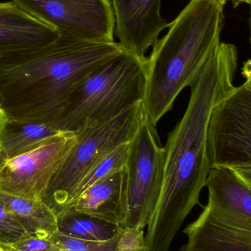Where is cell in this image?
<instances>
[{"label": "cell", "mask_w": 251, "mask_h": 251, "mask_svg": "<svg viewBox=\"0 0 251 251\" xmlns=\"http://www.w3.org/2000/svg\"><path fill=\"white\" fill-rule=\"evenodd\" d=\"M144 228L120 226L119 240L115 251H144Z\"/></svg>", "instance_id": "obj_20"}, {"label": "cell", "mask_w": 251, "mask_h": 251, "mask_svg": "<svg viewBox=\"0 0 251 251\" xmlns=\"http://www.w3.org/2000/svg\"><path fill=\"white\" fill-rule=\"evenodd\" d=\"M206 187L208 203L183 233L180 251H251V189L226 167H213Z\"/></svg>", "instance_id": "obj_5"}, {"label": "cell", "mask_w": 251, "mask_h": 251, "mask_svg": "<svg viewBox=\"0 0 251 251\" xmlns=\"http://www.w3.org/2000/svg\"><path fill=\"white\" fill-rule=\"evenodd\" d=\"M76 143L75 134L64 133L35 150L8 159L0 172V191L41 200Z\"/></svg>", "instance_id": "obj_10"}, {"label": "cell", "mask_w": 251, "mask_h": 251, "mask_svg": "<svg viewBox=\"0 0 251 251\" xmlns=\"http://www.w3.org/2000/svg\"><path fill=\"white\" fill-rule=\"evenodd\" d=\"M119 231L113 238L102 241L75 238L59 231L51 237V240L61 251H115L119 240Z\"/></svg>", "instance_id": "obj_18"}, {"label": "cell", "mask_w": 251, "mask_h": 251, "mask_svg": "<svg viewBox=\"0 0 251 251\" xmlns=\"http://www.w3.org/2000/svg\"><path fill=\"white\" fill-rule=\"evenodd\" d=\"M0 202L27 235L50 239L58 231L57 216L41 199H25L0 191Z\"/></svg>", "instance_id": "obj_15"}, {"label": "cell", "mask_w": 251, "mask_h": 251, "mask_svg": "<svg viewBox=\"0 0 251 251\" xmlns=\"http://www.w3.org/2000/svg\"><path fill=\"white\" fill-rule=\"evenodd\" d=\"M233 170L239 178L251 189V168H237Z\"/></svg>", "instance_id": "obj_22"}, {"label": "cell", "mask_w": 251, "mask_h": 251, "mask_svg": "<svg viewBox=\"0 0 251 251\" xmlns=\"http://www.w3.org/2000/svg\"><path fill=\"white\" fill-rule=\"evenodd\" d=\"M237 47L221 43L205 63L182 119L165 145L162 193L149 220L144 251H169L183 223L196 206L212 169L208 128L215 106L234 88Z\"/></svg>", "instance_id": "obj_1"}, {"label": "cell", "mask_w": 251, "mask_h": 251, "mask_svg": "<svg viewBox=\"0 0 251 251\" xmlns=\"http://www.w3.org/2000/svg\"><path fill=\"white\" fill-rule=\"evenodd\" d=\"M147 85V57L124 48L78 85L60 115L56 128L76 134L101 125L143 102Z\"/></svg>", "instance_id": "obj_4"}, {"label": "cell", "mask_w": 251, "mask_h": 251, "mask_svg": "<svg viewBox=\"0 0 251 251\" xmlns=\"http://www.w3.org/2000/svg\"><path fill=\"white\" fill-rule=\"evenodd\" d=\"M0 251H4L2 250V249H1V248H0Z\"/></svg>", "instance_id": "obj_27"}, {"label": "cell", "mask_w": 251, "mask_h": 251, "mask_svg": "<svg viewBox=\"0 0 251 251\" xmlns=\"http://www.w3.org/2000/svg\"><path fill=\"white\" fill-rule=\"evenodd\" d=\"M120 43L60 36L51 45L0 58V113L55 127L69 97L88 74L120 52Z\"/></svg>", "instance_id": "obj_2"}, {"label": "cell", "mask_w": 251, "mask_h": 251, "mask_svg": "<svg viewBox=\"0 0 251 251\" xmlns=\"http://www.w3.org/2000/svg\"><path fill=\"white\" fill-rule=\"evenodd\" d=\"M60 38L14 1L0 2V58L44 48Z\"/></svg>", "instance_id": "obj_12"}, {"label": "cell", "mask_w": 251, "mask_h": 251, "mask_svg": "<svg viewBox=\"0 0 251 251\" xmlns=\"http://www.w3.org/2000/svg\"><path fill=\"white\" fill-rule=\"evenodd\" d=\"M207 147L212 168H251V90L243 84L214 107Z\"/></svg>", "instance_id": "obj_8"}, {"label": "cell", "mask_w": 251, "mask_h": 251, "mask_svg": "<svg viewBox=\"0 0 251 251\" xmlns=\"http://www.w3.org/2000/svg\"><path fill=\"white\" fill-rule=\"evenodd\" d=\"M251 6V16H250V41L251 44V3L250 4Z\"/></svg>", "instance_id": "obj_26"}, {"label": "cell", "mask_w": 251, "mask_h": 251, "mask_svg": "<svg viewBox=\"0 0 251 251\" xmlns=\"http://www.w3.org/2000/svg\"><path fill=\"white\" fill-rule=\"evenodd\" d=\"M165 156L156 126L146 115L129 143L126 165V216L121 227L147 226L162 193Z\"/></svg>", "instance_id": "obj_7"}, {"label": "cell", "mask_w": 251, "mask_h": 251, "mask_svg": "<svg viewBox=\"0 0 251 251\" xmlns=\"http://www.w3.org/2000/svg\"><path fill=\"white\" fill-rule=\"evenodd\" d=\"M145 116L144 104L139 103L109 122L75 134L76 144L41 198L56 216L69 209L78 184L98 161L131 142Z\"/></svg>", "instance_id": "obj_6"}, {"label": "cell", "mask_w": 251, "mask_h": 251, "mask_svg": "<svg viewBox=\"0 0 251 251\" xmlns=\"http://www.w3.org/2000/svg\"><path fill=\"white\" fill-rule=\"evenodd\" d=\"M121 45L140 57L169 26L161 15V0H112Z\"/></svg>", "instance_id": "obj_11"}, {"label": "cell", "mask_w": 251, "mask_h": 251, "mask_svg": "<svg viewBox=\"0 0 251 251\" xmlns=\"http://www.w3.org/2000/svg\"><path fill=\"white\" fill-rule=\"evenodd\" d=\"M64 133L46 124L3 117L0 144L8 160L35 150Z\"/></svg>", "instance_id": "obj_14"}, {"label": "cell", "mask_w": 251, "mask_h": 251, "mask_svg": "<svg viewBox=\"0 0 251 251\" xmlns=\"http://www.w3.org/2000/svg\"><path fill=\"white\" fill-rule=\"evenodd\" d=\"M60 33L91 42H114L116 17L110 0H11Z\"/></svg>", "instance_id": "obj_9"}, {"label": "cell", "mask_w": 251, "mask_h": 251, "mask_svg": "<svg viewBox=\"0 0 251 251\" xmlns=\"http://www.w3.org/2000/svg\"><path fill=\"white\" fill-rule=\"evenodd\" d=\"M217 1L223 6L225 5L226 3L228 1H232L235 6H237L238 4H241V3H247V4H249L251 3V0H217Z\"/></svg>", "instance_id": "obj_25"}, {"label": "cell", "mask_w": 251, "mask_h": 251, "mask_svg": "<svg viewBox=\"0 0 251 251\" xmlns=\"http://www.w3.org/2000/svg\"><path fill=\"white\" fill-rule=\"evenodd\" d=\"M26 235L19 221L0 202V248L4 251Z\"/></svg>", "instance_id": "obj_19"}, {"label": "cell", "mask_w": 251, "mask_h": 251, "mask_svg": "<svg viewBox=\"0 0 251 251\" xmlns=\"http://www.w3.org/2000/svg\"><path fill=\"white\" fill-rule=\"evenodd\" d=\"M224 6L217 0H190L147 57L146 115L156 126L183 90L197 80L221 44Z\"/></svg>", "instance_id": "obj_3"}, {"label": "cell", "mask_w": 251, "mask_h": 251, "mask_svg": "<svg viewBox=\"0 0 251 251\" xmlns=\"http://www.w3.org/2000/svg\"><path fill=\"white\" fill-rule=\"evenodd\" d=\"M59 232L82 240L102 241L117 235L120 226L68 209L57 215Z\"/></svg>", "instance_id": "obj_16"}, {"label": "cell", "mask_w": 251, "mask_h": 251, "mask_svg": "<svg viewBox=\"0 0 251 251\" xmlns=\"http://www.w3.org/2000/svg\"><path fill=\"white\" fill-rule=\"evenodd\" d=\"M2 115L0 113V129H1V122H2ZM7 159H6L4 153H3L2 149H1V144H0V172L2 170L3 167L7 162Z\"/></svg>", "instance_id": "obj_24"}, {"label": "cell", "mask_w": 251, "mask_h": 251, "mask_svg": "<svg viewBox=\"0 0 251 251\" xmlns=\"http://www.w3.org/2000/svg\"><path fill=\"white\" fill-rule=\"evenodd\" d=\"M242 75L246 79V82L243 83V85L246 88L251 90V59L245 62L243 64V69H242Z\"/></svg>", "instance_id": "obj_23"}, {"label": "cell", "mask_w": 251, "mask_h": 251, "mask_svg": "<svg viewBox=\"0 0 251 251\" xmlns=\"http://www.w3.org/2000/svg\"><path fill=\"white\" fill-rule=\"evenodd\" d=\"M128 148L129 143L118 146L104 157L101 158L90 169L76 187L69 208L90 186L99 180L126 168L128 158Z\"/></svg>", "instance_id": "obj_17"}, {"label": "cell", "mask_w": 251, "mask_h": 251, "mask_svg": "<svg viewBox=\"0 0 251 251\" xmlns=\"http://www.w3.org/2000/svg\"><path fill=\"white\" fill-rule=\"evenodd\" d=\"M4 251H61L51 238L26 235Z\"/></svg>", "instance_id": "obj_21"}, {"label": "cell", "mask_w": 251, "mask_h": 251, "mask_svg": "<svg viewBox=\"0 0 251 251\" xmlns=\"http://www.w3.org/2000/svg\"><path fill=\"white\" fill-rule=\"evenodd\" d=\"M126 189L125 168L90 186L68 209L122 226L126 216Z\"/></svg>", "instance_id": "obj_13"}]
</instances>
